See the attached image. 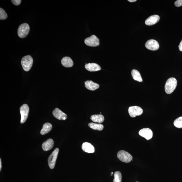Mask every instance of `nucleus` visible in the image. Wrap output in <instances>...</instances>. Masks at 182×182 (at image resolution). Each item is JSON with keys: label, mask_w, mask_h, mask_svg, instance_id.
Masks as SVG:
<instances>
[{"label": "nucleus", "mask_w": 182, "mask_h": 182, "mask_svg": "<svg viewBox=\"0 0 182 182\" xmlns=\"http://www.w3.org/2000/svg\"><path fill=\"white\" fill-rule=\"evenodd\" d=\"M84 42L87 46L91 47H96L100 44L99 38L94 35L86 38Z\"/></svg>", "instance_id": "obj_8"}, {"label": "nucleus", "mask_w": 182, "mask_h": 182, "mask_svg": "<svg viewBox=\"0 0 182 182\" xmlns=\"http://www.w3.org/2000/svg\"><path fill=\"white\" fill-rule=\"evenodd\" d=\"M88 126L90 128L94 130L102 131L104 128L103 125L100 123L91 122L89 123Z\"/></svg>", "instance_id": "obj_21"}, {"label": "nucleus", "mask_w": 182, "mask_h": 182, "mask_svg": "<svg viewBox=\"0 0 182 182\" xmlns=\"http://www.w3.org/2000/svg\"><path fill=\"white\" fill-rule=\"evenodd\" d=\"M85 86L88 90L94 91L99 88V85L92 81H87L85 82Z\"/></svg>", "instance_id": "obj_15"}, {"label": "nucleus", "mask_w": 182, "mask_h": 182, "mask_svg": "<svg viewBox=\"0 0 182 182\" xmlns=\"http://www.w3.org/2000/svg\"></svg>", "instance_id": "obj_31"}, {"label": "nucleus", "mask_w": 182, "mask_h": 182, "mask_svg": "<svg viewBox=\"0 0 182 182\" xmlns=\"http://www.w3.org/2000/svg\"><path fill=\"white\" fill-rule=\"evenodd\" d=\"M118 159L123 162L128 163L132 161V156L127 152L125 151H119L117 154Z\"/></svg>", "instance_id": "obj_4"}, {"label": "nucleus", "mask_w": 182, "mask_h": 182, "mask_svg": "<svg viewBox=\"0 0 182 182\" xmlns=\"http://www.w3.org/2000/svg\"><path fill=\"white\" fill-rule=\"evenodd\" d=\"M128 112L131 117H135L137 116H140L143 113V110L140 107L133 106L129 107Z\"/></svg>", "instance_id": "obj_7"}, {"label": "nucleus", "mask_w": 182, "mask_h": 182, "mask_svg": "<svg viewBox=\"0 0 182 182\" xmlns=\"http://www.w3.org/2000/svg\"><path fill=\"white\" fill-rule=\"evenodd\" d=\"M159 19L160 17L159 16L153 15L151 16L145 20V23L147 25H153L158 22Z\"/></svg>", "instance_id": "obj_12"}, {"label": "nucleus", "mask_w": 182, "mask_h": 182, "mask_svg": "<svg viewBox=\"0 0 182 182\" xmlns=\"http://www.w3.org/2000/svg\"><path fill=\"white\" fill-rule=\"evenodd\" d=\"M129 1L133 3V2H135L136 1V0H128Z\"/></svg>", "instance_id": "obj_29"}, {"label": "nucleus", "mask_w": 182, "mask_h": 182, "mask_svg": "<svg viewBox=\"0 0 182 182\" xmlns=\"http://www.w3.org/2000/svg\"><path fill=\"white\" fill-rule=\"evenodd\" d=\"M113 173V172H111V176H112V175Z\"/></svg>", "instance_id": "obj_30"}, {"label": "nucleus", "mask_w": 182, "mask_h": 182, "mask_svg": "<svg viewBox=\"0 0 182 182\" xmlns=\"http://www.w3.org/2000/svg\"><path fill=\"white\" fill-rule=\"evenodd\" d=\"M90 119L93 122L101 123L104 120V117L102 115L98 114L92 115Z\"/></svg>", "instance_id": "obj_19"}, {"label": "nucleus", "mask_w": 182, "mask_h": 182, "mask_svg": "<svg viewBox=\"0 0 182 182\" xmlns=\"http://www.w3.org/2000/svg\"><path fill=\"white\" fill-rule=\"evenodd\" d=\"M61 62L62 65L66 68L71 67L74 64L73 60L68 57H65L63 58Z\"/></svg>", "instance_id": "obj_17"}, {"label": "nucleus", "mask_w": 182, "mask_h": 182, "mask_svg": "<svg viewBox=\"0 0 182 182\" xmlns=\"http://www.w3.org/2000/svg\"><path fill=\"white\" fill-rule=\"evenodd\" d=\"M54 142L53 140L49 139L42 144V147L44 151L50 150L53 147Z\"/></svg>", "instance_id": "obj_13"}, {"label": "nucleus", "mask_w": 182, "mask_h": 182, "mask_svg": "<svg viewBox=\"0 0 182 182\" xmlns=\"http://www.w3.org/2000/svg\"><path fill=\"white\" fill-rule=\"evenodd\" d=\"M85 68L90 72H96L101 70L100 66L96 63L86 64L85 65Z\"/></svg>", "instance_id": "obj_16"}, {"label": "nucleus", "mask_w": 182, "mask_h": 182, "mask_svg": "<svg viewBox=\"0 0 182 182\" xmlns=\"http://www.w3.org/2000/svg\"><path fill=\"white\" fill-rule=\"evenodd\" d=\"M20 112L21 115V123L25 122L28 118L29 112V108L28 105L24 104L20 108Z\"/></svg>", "instance_id": "obj_6"}, {"label": "nucleus", "mask_w": 182, "mask_h": 182, "mask_svg": "<svg viewBox=\"0 0 182 182\" xmlns=\"http://www.w3.org/2000/svg\"><path fill=\"white\" fill-rule=\"evenodd\" d=\"M2 167L1 159H0V171H1Z\"/></svg>", "instance_id": "obj_28"}, {"label": "nucleus", "mask_w": 182, "mask_h": 182, "mask_svg": "<svg viewBox=\"0 0 182 182\" xmlns=\"http://www.w3.org/2000/svg\"><path fill=\"white\" fill-rule=\"evenodd\" d=\"M53 114L57 119L60 120H65L67 118V115L58 108H56L53 112Z\"/></svg>", "instance_id": "obj_11"}, {"label": "nucleus", "mask_w": 182, "mask_h": 182, "mask_svg": "<svg viewBox=\"0 0 182 182\" xmlns=\"http://www.w3.org/2000/svg\"><path fill=\"white\" fill-rule=\"evenodd\" d=\"M59 149L56 148L53 152L51 154L48 158V162L49 167L51 169H53L55 166L56 161L57 159Z\"/></svg>", "instance_id": "obj_5"}, {"label": "nucleus", "mask_w": 182, "mask_h": 182, "mask_svg": "<svg viewBox=\"0 0 182 182\" xmlns=\"http://www.w3.org/2000/svg\"><path fill=\"white\" fill-rule=\"evenodd\" d=\"M11 1L14 5H18L21 3V0H12Z\"/></svg>", "instance_id": "obj_26"}, {"label": "nucleus", "mask_w": 182, "mask_h": 182, "mask_svg": "<svg viewBox=\"0 0 182 182\" xmlns=\"http://www.w3.org/2000/svg\"><path fill=\"white\" fill-rule=\"evenodd\" d=\"M145 46L149 50L155 51L159 49V44L156 40L151 39L148 40L145 44Z\"/></svg>", "instance_id": "obj_9"}, {"label": "nucleus", "mask_w": 182, "mask_h": 182, "mask_svg": "<svg viewBox=\"0 0 182 182\" xmlns=\"http://www.w3.org/2000/svg\"><path fill=\"white\" fill-rule=\"evenodd\" d=\"M82 148L83 151L88 153H94L95 151L94 146L90 143L88 142L83 143L82 146Z\"/></svg>", "instance_id": "obj_14"}, {"label": "nucleus", "mask_w": 182, "mask_h": 182, "mask_svg": "<svg viewBox=\"0 0 182 182\" xmlns=\"http://www.w3.org/2000/svg\"><path fill=\"white\" fill-rule=\"evenodd\" d=\"M177 81L175 78L172 77L168 79L166 83L165 90L167 94H171L175 90L177 86Z\"/></svg>", "instance_id": "obj_1"}, {"label": "nucleus", "mask_w": 182, "mask_h": 182, "mask_svg": "<svg viewBox=\"0 0 182 182\" xmlns=\"http://www.w3.org/2000/svg\"><path fill=\"white\" fill-rule=\"evenodd\" d=\"M175 5L177 7L182 6V0H177L176 1L175 3Z\"/></svg>", "instance_id": "obj_25"}, {"label": "nucleus", "mask_w": 182, "mask_h": 182, "mask_svg": "<svg viewBox=\"0 0 182 182\" xmlns=\"http://www.w3.org/2000/svg\"><path fill=\"white\" fill-rule=\"evenodd\" d=\"M52 126L51 123L48 122L44 123L43 125V127L40 131V134L44 135L47 133L51 131Z\"/></svg>", "instance_id": "obj_18"}, {"label": "nucleus", "mask_w": 182, "mask_h": 182, "mask_svg": "<svg viewBox=\"0 0 182 182\" xmlns=\"http://www.w3.org/2000/svg\"><path fill=\"white\" fill-rule=\"evenodd\" d=\"M131 75L133 79L139 82L143 81V80L140 73L136 70H133L131 71Z\"/></svg>", "instance_id": "obj_20"}, {"label": "nucleus", "mask_w": 182, "mask_h": 182, "mask_svg": "<svg viewBox=\"0 0 182 182\" xmlns=\"http://www.w3.org/2000/svg\"><path fill=\"white\" fill-rule=\"evenodd\" d=\"M30 31V27L27 23H24L20 25L18 29V34L20 38H25L28 35Z\"/></svg>", "instance_id": "obj_3"}, {"label": "nucleus", "mask_w": 182, "mask_h": 182, "mask_svg": "<svg viewBox=\"0 0 182 182\" xmlns=\"http://www.w3.org/2000/svg\"><path fill=\"white\" fill-rule=\"evenodd\" d=\"M33 60L32 57L29 55L24 56L22 58L21 63L23 70L26 72L29 71L33 64Z\"/></svg>", "instance_id": "obj_2"}, {"label": "nucleus", "mask_w": 182, "mask_h": 182, "mask_svg": "<svg viewBox=\"0 0 182 182\" xmlns=\"http://www.w3.org/2000/svg\"><path fill=\"white\" fill-rule=\"evenodd\" d=\"M179 47L180 51H182V40L181 42H180Z\"/></svg>", "instance_id": "obj_27"}, {"label": "nucleus", "mask_w": 182, "mask_h": 182, "mask_svg": "<svg viewBox=\"0 0 182 182\" xmlns=\"http://www.w3.org/2000/svg\"><path fill=\"white\" fill-rule=\"evenodd\" d=\"M114 179L113 182H121L122 180V175L120 172H115L114 174Z\"/></svg>", "instance_id": "obj_22"}, {"label": "nucleus", "mask_w": 182, "mask_h": 182, "mask_svg": "<svg viewBox=\"0 0 182 182\" xmlns=\"http://www.w3.org/2000/svg\"><path fill=\"white\" fill-rule=\"evenodd\" d=\"M139 133L140 135L144 138L147 140L151 139L153 136L152 131L149 128H144L141 129L139 131Z\"/></svg>", "instance_id": "obj_10"}, {"label": "nucleus", "mask_w": 182, "mask_h": 182, "mask_svg": "<svg viewBox=\"0 0 182 182\" xmlns=\"http://www.w3.org/2000/svg\"><path fill=\"white\" fill-rule=\"evenodd\" d=\"M8 15L7 13L3 9L0 8V20H3L7 19Z\"/></svg>", "instance_id": "obj_24"}, {"label": "nucleus", "mask_w": 182, "mask_h": 182, "mask_svg": "<svg viewBox=\"0 0 182 182\" xmlns=\"http://www.w3.org/2000/svg\"><path fill=\"white\" fill-rule=\"evenodd\" d=\"M174 126L179 128H182V116L178 118L174 121Z\"/></svg>", "instance_id": "obj_23"}]
</instances>
